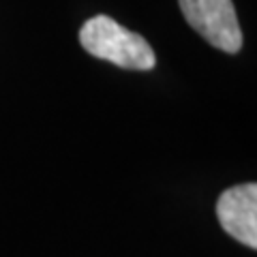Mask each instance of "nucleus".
I'll list each match as a JSON object with an SVG mask.
<instances>
[{"label": "nucleus", "instance_id": "obj_1", "mask_svg": "<svg viewBox=\"0 0 257 257\" xmlns=\"http://www.w3.org/2000/svg\"><path fill=\"white\" fill-rule=\"evenodd\" d=\"M79 43L94 58L107 60L120 69L150 71L157 56L148 41L138 32L120 26L107 15H94L79 30Z\"/></svg>", "mask_w": 257, "mask_h": 257}, {"label": "nucleus", "instance_id": "obj_2", "mask_svg": "<svg viewBox=\"0 0 257 257\" xmlns=\"http://www.w3.org/2000/svg\"><path fill=\"white\" fill-rule=\"evenodd\" d=\"M191 28L225 54L242 47V30L231 0H178Z\"/></svg>", "mask_w": 257, "mask_h": 257}, {"label": "nucleus", "instance_id": "obj_3", "mask_svg": "<svg viewBox=\"0 0 257 257\" xmlns=\"http://www.w3.org/2000/svg\"><path fill=\"white\" fill-rule=\"evenodd\" d=\"M216 216L225 234L248 248H257V184L225 189L216 202Z\"/></svg>", "mask_w": 257, "mask_h": 257}]
</instances>
